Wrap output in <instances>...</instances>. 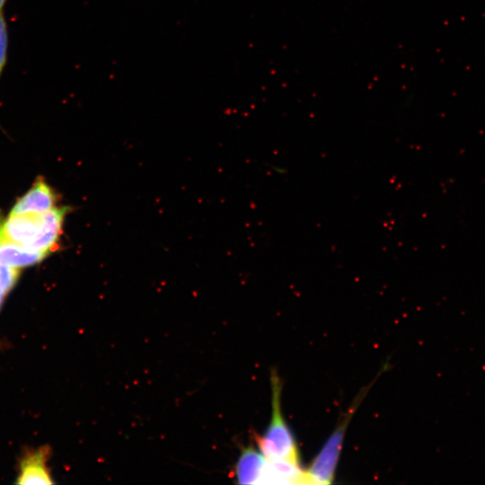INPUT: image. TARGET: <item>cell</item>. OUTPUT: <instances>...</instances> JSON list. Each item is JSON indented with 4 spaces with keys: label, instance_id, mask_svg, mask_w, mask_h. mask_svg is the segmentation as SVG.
Returning a JSON list of instances; mask_svg holds the SVG:
<instances>
[{
    "label": "cell",
    "instance_id": "1",
    "mask_svg": "<svg viewBox=\"0 0 485 485\" xmlns=\"http://www.w3.org/2000/svg\"><path fill=\"white\" fill-rule=\"evenodd\" d=\"M67 207L42 213L9 215L3 220V232L10 241L31 251L50 253L57 248Z\"/></svg>",
    "mask_w": 485,
    "mask_h": 485
},
{
    "label": "cell",
    "instance_id": "2",
    "mask_svg": "<svg viewBox=\"0 0 485 485\" xmlns=\"http://www.w3.org/2000/svg\"><path fill=\"white\" fill-rule=\"evenodd\" d=\"M271 418L265 432L253 434V442L268 460H287L300 463L295 439L282 412L281 395L283 384L276 369L270 371Z\"/></svg>",
    "mask_w": 485,
    "mask_h": 485
},
{
    "label": "cell",
    "instance_id": "3",
    "mask_svg": "<svg viewBox=\"0 0 485 485\" xmlns=\"http://www.w3.org/2000/svg\"><path fill=\"white\" fill-rule=\"evenodd\" d=\"M381 374L382 372H380L379 375ZM379 375L359 392L319 453L313 459L308 469L305 470L307 484L325 485L333 481L346 431L350 420Z\"/></svg>",
    "mask_w": 485,
    "mask_h": 485
},
{
    "label": "cell",
    "instance_id": "4",
    "mask_svg": "<svg viewBox=\"0 0 485 485\" xmlns=\"http://www.w3.org/2000/svg\"><path fill=\"white\" fill-rule=\"evenodd\" d=\"M57 200V193L44 179L39 177L32 187L17 199L10 215L46 212L55 207Z\"/></svg>",
    "mask_w": 485,
    "mask_h": 485
},
{
    "label": "cell",
    "instance_id": "5",
    "mask_svg": "<svg viewBox=\"0 0 485 485\" xmlns=\"http://www.w3.org/2000/svg\"><path fill=\"white\" fill-rule=\"evenodd\" d=\"M267 459L252 443L242 445L234 472L239 484H260Z\"/></svg>",
    "mask_w": 485,
    "mask_h": 485
},
{
    "label": "cell",
    "instance_id": "6",
    "mask_svg": "<svg viewBox=\"0 0 485 485\" xmlns=\"http://www.w3.org/2000/svg\"><path fill=\"white\" fill-rule=\"evenodd\" d=\"M49 450L41 447L25 455L20 464L16 483L21 485H49L53 483L47 461Z\"/></svg>",
    "mask_w": 485,
    "mask_h": 485
},
{
    "label": "cell",
    "instance_id": "7",
    "mask_svg": "<svg viewBox=\"0 0 485 485\" xmlns=\"http://www.w3.org/2000/svg\"><path fill=\"white\" fill-rule=\"evenodd\" d=\"M48 254L28 250L7 239L3 232V219L0 216V263L21 269L40 262Z\"/></svg>",
    "mask_w": 485,
    "mask_h": 485
},
{
    "label": "cell",
    "instance_id": "8",
    "mask_svg": "<svg viewBox=\"0 0 485 485\" xmlns=\"http://www.w3.org/2000/svg\"><path fill=\"white\" fill-rule=\"evenodd\" d=\"M261 483L307 484L305 470L299 463L287 460H268Z\"/></svg>",
    "mask_w": 485,
    "mask_h": 485
},
{
    "label": "cell",
    "instance_id": "9",
    "mask_svg": "<svg viewBox=\"0 0 485 485\" xmlns=\"http://www.w3.org/2000/svg\"><path fill=\"white\" fill-rule=\"evenodd\" d=\"M21 269L0 263V307L19 278Z\"/></svg>",
    "mask_w": 485,
    "mask_h": 485
},
{
    "label": "cell",
    "instance_id": "10",
    "mask_svg": "<svg viewBox=\"0 0 485 485\" xmlns=\"http://www.w3.org/2000/svg\"><path fill=\"white\" fill-rule=\"evenodd\" d=\"M8 52V26L3 13L0 10V77L7 62Z\"/></svg>",
    "mask_w": 485,
    "mask_h": 485
},
{
    "label": "cell",
    "instance_id": "11",
    "mask_svg": "<svg viewBox=\"0 0 485 485\" xmlns=\"http://www.w3.org/2000/svg\"><path fill=\"white\" fill-rule=\"evenodd\" d=\"M5 3H6V0H0V10H3Z\"/></svg>",
    "mask_w": 485,
    "mask_h": 485
}]
</instances>
